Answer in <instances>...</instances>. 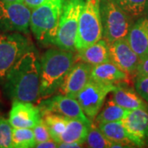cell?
Wrapping results in <instances>:
<instances>
[{"label": "cell", "instance_id": "277c9868", "mask_svg": "<svg viewBox=\"0 0 148 148\" xmlns=\"http://www.w3.org/2000/svg\"><path fill=\"white\" fill-rule=\"evenodd\" d=\"M103 38L101 0H85L76 39V51L90 46Z\"/></svg>", "mask_w": 148, "mask_h": 148}, {"label": "cell", "instance_id": "e0dca14e", "mask_svg": "<svg viewBox=\"0 0 148 148\" xmlns=\"http://www.w3.org/2000/svg\"><path fill=\"white\" fill-rule=\"evenodd\" d=\"M112 100L127 110L142 109L148 111V103L143 100L137 90L129 87L128 83H121L113 90Z\"/></svg>", "mask_w": 148, "mask_h": 148}, {"label": "cell", "instance_id": "5bb4252c", "mask_svg": "<svg viewBox=\"0 0 148 148\" xmlns=\"http://www.w3.org/2000/svg\"><path fill=\"white\" fill-rule=\"evenodd\" d=\"M92 65L85 62L76 63L58 88L60 94L76 98L90 80Z\"/></svg>", "mask_w": 148, "mask_h": 148}, {"label": "cell", "instance_id": "83f0119b", "mask_svg": "<svg viewBox=\"0 0 148 148\" xmlns=\"http://www.w3.org/2000/svg\"><path fill=\"white\" fill-rule=\"evenodd\" d=\"M32 129H33L34 134H35V138H36V143H43V142L53 139L51 137L50 132L48 129L47 126L45 125L43 119H41L40 123L36 124Z\"/></svg>", "mask_w": 148, "mask_h": 148}, {"label": "cell", "instance_id": "d6a6232c", "mask_svg": "<svg viewBox=\"0 0 148 148\" xmlns=\"http://www.w3.org/2000/svg\"><path fill=\"white\" fill-rule=\"evenodd\" d=\"M5 2H9V3H16V2H22V0H2Z\"/></svg>", "mask_w": 148, "mask_h": 148}, {"label": "cell", "instance_id": "5b68a950", "mask_svg": "<svg viewBox=\"0 0 148 148\" xmlns=\"http://www.w3.org/2000/svg\"><path fill=\"white\" fill-rule=\"evenodd\" d=\"M103 38L108 44L127 37L134 21L113 0H101Z\"/></svg>", "mask_w": 148, "mask_h": 148}, {"label": "cell", "instance_id": "7402d4cb", "mask_svg": "<svg viewBox=\"0 0 148 148\" xmlns=\"http://www.w3.org/2000/svg\"><path fill=\"white\" fill-rule=\"evenodd\" d=\"M127 112V110L119 106L110 98L107 101L103 110L96 115L95 120L98 124L108 122L120 121L125 117Z\"/></svg>", "mask_w": 148, "mask_h": 148}, {"label": "cell", "instance_id": "52a82bcc", "mask_svg": "<svg viewBox=\"0 0 148 148\" xmlns=\"http://www.w3.org/2000/svg\"><path fill=\"white\" fill-rule=\"evenodd\" d=\"M85 0H66L59 21L55 45L59 49L76 50V39L81 12Z\"/></svg>", "mask_w": 148, "mask_h": 148}, {"label": "cell", "instance_id": "4316f807", "mask_svg": "<svg viewBox=\"0 0 148 148\" xmlns=\"http://www.w3.org/2000/svg\"><path fill=\"white\" fill-rule=\"evenodd\" d=\"M134 87L141 97L148 103V75L136 76Z\"/></svg>", "mask_w": 148, "mask_h": 148}, {"label": "cell", "instance_id": "d6986e66", "mask_svg": "<svg viewBox=\"0 0 148 148\" xmlns=\"http://www.w3.org/2000/svg\"><path fill=\"white\" fill-rule=\"evenodd\" d=\"M90 126L77 119H69L67 127L60 136L59 143H78L83 145L86 143Z\"/></svg>", "mask_w": 148, "mask_h": 148}, {"label": "cell", "instance_id": "ba28073f", "mask_svg": "<svg viewBox=\"0 0 148 148\" xmlns=\"http://www.w3.org/2000/svg\"><path fill=\"white\" fill-rule=\"evenodd\" d=\"M32 9L22 2L0 0V33L20 32L29 34Z\"/></svg>", "mask_w": 148, "mask_h": 148}, {"label": "cell", "instance_id": "ffe728a7", "mask_svg": "<svg viewBox=\"0 0 148 148\" xmlns=\"http://www.w3.org/2000/svg\"><path fill=\"white\" fill-rule=\"evenodd\" d=\"M99 128L106 138L114 143H121L124 145L125 147H136V145L128 138L121 120L99 123Z\"/></svg>", "mask_w": 148, "mask_h": 148}, {"label": "cell", "instance_id": "836d02e7", "mask_svg": "<svg viewBox=\"0 0 148 148\" xmlns=\"http://www.w3.org/2000/svg\"><path fill=\"white\" fill-rule=\"evenodd\" d=\"M0 104H1V97H0Z\"/></svg>", "mask_w": 148, "mask_h": 148}, {"label": "cell", "instance_id": "7c38bea8", "mask_svg": "<svg viewBox=\"0 0 148 148\" xmlns=\"http://www.w3.org/2000/svg\"><path fill=\"white\" fill-rule=\"evenodd\" d=\"M109 52L111 62L129 75H136L141 58L132 49L126 37L109 44Z\"/></svg>", "mask_w": 148, "mask_h": 148}, {"label": "cell", "instance_id": "9c48e42d", "mask_svg": "<svg viewBox=\"0 0 148 148\" xmlns=\"http://www.w3.org/2000/svg\"><path fill=\"white\" fill-rule=\"evenodd\" d=\"M115 88L116 85L90 79L76 99L79 102L85 114L90 120H93L101 111L106 96Z\"/></svg>", "mask_w": 148, "mask_h": 148}, {"label": "cell", "instance_id": "7a4b0ae2", "mask_svg": "<svg viewBox=\"0 0 148 148\" xmlns=\"http://www.w3.org/2000/svg\"><path fill=\"white\" fill-rule=\"evenodd\" d=\"M73 51L62 49H49L40 59V98L53 95L77 63Z\"/></svg>", "mask_w": 148, "mask_h": 148}, {"label": "cell", "instance_id": "f1b7e54d", "mask_svg": "<svg viewBox=\"0 0 148 148\" xmlns=\"http://www.w3.org/2000/svg\"><path fill=\"white\" fill-rule=\"evenodd\" d=\"M59 1H64V0H22V3L27 5L29 8L34 9L39 6H41L46 3L49 2H59Z\"/></svg>", "mask_w": 148, "mask_h": 148}, {"label": "cell", "instance_id": "4dcf8cb0", "mask_svg": "<svg viewBox=\"0 0 148 148\" xmlns=\"http://www.w3.org/2000/svg\"><path fill=\"white\" fill-rule=\"evenodd\" d=\"M35 147L38 148H55L58 147V143H56L53 139L49 140V141H45L43 143H36Z\"/></svg>", "mask_w": 148, "mask_h": 148}, {"label": "cell", "instance_id": "1f68e13d", "mask_svg": "<svg viewBox=\"0 0 148 148\" xmlns=\"http://www.w3.org/2000/svg\"><path fill=\"white\" fill-rule=\"evenodd\" d=\"M82 144L78 143H61L58 145V147L64 148H74V147H82Z\"/></svg>", "mask_w": 148, "mask_h": 148}, {"label": "cell", "instance_id": "603a6c76", "mask_svg": "<svg viewBox=\"0 0 148 148\" xmlns=\"http://www.w3.org/2000/svg\"><path fill=\"white\" fill-rule=\"evenodd\" d=\"M127 16L135 21L148 14V0H113Z\"/></svg>", "mask_w": 148, "mask_h": 148}, {"label": "cell", "instance_id": "cb8c5ba5", "mask_svg": "<svg viewBox=\"0 0 148 148\" xmlns=\"http://www.w3.org/2000/svg\"><path fill=\"white\" fill-rule=\"evenodd\" d=\"M36 144L32 128H12V148H32L35 147Z\"/></svg>", "mask_w": 148, "mask_h": 148}, {"label": "cell", "instance_id": "8fae6325", "mask_svg": "<svg viewBox=\"0 0 148 148\" xmlns=\"http://www.w3.org/2000/svg\"><path fill=\"white\" fill-rule=\"evenodd\" d=\"M126 133L136 147L148 145V111L142 109L128 110L121 120Z\"/></svg>", "mask_w": 148, "mask_h": 148}, {"label": "cell", "instance_id": "484cf974", "mask_svg": "<svg viewBox=\"0 0 148 148\" xmlns=\"http://www.w3.org/2000/svg\"><path fill=\"white\" fill-rule=\"evenodd\" d=\"M12 128L9 120L0 115V148H12Z\"/></svg>", "mask_w": 148, "mask_h": 148}, {"label": "cell", "instance_id": "3957f363", "mask_svg": "<svg viewBox=\"0 0 148 148\" xmlns=\"http://www.w3.org/2000/svg\"><path fill=\"white\" fill-rule=\"evenodd\" d=\"M63 2H49L32 10L30 29L36 39L43 45H55Z\"/></svg>", "mask_w": 148, "mask_h": 148}, {"label": "cell", "instance_id": "4fadbf2b", "mask_svg": "<svg viewBox=\"0 0 148 148\" xmlns=\"http://www.w3.org/2000/svg\"><path fill=\"white\" fill-rule=\"evenodd\" d=\"M42 119L41 112L32 102L14 101L9 112L8 120L12 127L33 128Z\"/></svg>", "mask_w": 148, "mask_h": 148}, {"label": "cell", "instance_id": "2e32d148", "mask_svg": "<svg viewBox=\"0 0 148 148\" xmlns=\"http://www.w3.org/2000/svg\"><path fill=\"white\" fill-rule=\"evenodd\" d=\"M90 79L117 86L121 83H128L130 75L119 69L113 62L109 61L92 66Z\"/></svg>", "mask_w": 148, "mask_h": 148}, {"label": "cell", "instance_id": "f546056e", "mask_svg": "<svg viewBox=\"0 0 148 148\" xmlns=\"http://www.w3.org/2000/svg\"><path fill=\"white\" fill-rule=\"evenodd\" d=\"M138 75H148V55L141 58L138 64L135 77Z\"/></svg>", "mask_w": 148, "mask_h": 148}, {"label": "cell", "instance_id": "30bf717a", "mask_svg": "<svg viewBox=\"0 0 148 148\" xmlns=\"http://www.w3.org/2000/svg\"><path fill=\"white\" fill-rule=\"evenodd\" d=\"M39 108L41 114L45 112L56 113L69 119L84 122L89 126L91 125L90 119L85 114L78 101L71 96L62 94L49 96L40 104Z\"/></svg>", "mask_w": 148, "mask_h": 148}, {"label": "cell", "instance_id": "44dd1931", "mask_svg": "<svg viewBox=\"0 0 148 148\" xmlns=\"http://www.w3.org/2000/svg\"><path fill=\"white\" fill-rule=\"evenodd\" d=\"M41 115L43 121L47 126L51 137L58 145L60 136L67 127L69 118L52 112L42 113Z\"/></svg>", "mask_w": 148, "mask_h": 148}, {"label": "cell", "instance_id": "6da1fadb", "mask_svg": "<svg viewBox=\"0 0 148 148\" xmlns=\"http://www.w3.org/2000/svg\"><path fill=\"white\" fill-rule=\"evenodd\" d=\"M3 88L12 101L35 103L40 98V63L34 48L24 53L11 69Z\"/></svg>", "mask_w": 148, "mask_h": 148}, {"label": "cell", "instance_id": "ac0fdd59", "mask_svg": "<svg viewBox=\"0 0 148 148\" xmlns=\"http://www.w3.org/2000/svg\"><path fill=\"white\" fill-rule=\"evenodd\" d=\"M77 52V58L81 61L92 66L110 61L109 44L104 38Z\"/></svg>", "mask_w": 148, "mask_h": 148}, {"label": "cell", "instance_id": "9a60e30c", "mask_svg": "<svg viewBox=\"0 0 148 148\" xmlns=\"http://www.w3.org/2000/svg\"><path fill=\"white\" fill-rule=\"evenodd\" d=\"M127 40L132 49L140 58L148 55V14L133 22L127 36Z\"/></svg>", "mask_w": 148, "mask_h": 148}, {"label": "cell", "instance_id": "8992f818", "mask_svg": "<svg viewBox=\"0 0 148 148\" xmlns=\"http://www.w3.org/2000/svg\"><path fill=\"white\" fill-rule=\"evenodd\" d=\"M33 47L31 40L20 32L0 33V86L21 56Z\"/></svg>", "mask_w": 148, "mask_h": 148}, {"label": "cell", "instance_id": "d4e9b609", "mask_svg": "<svg viewBox=\"0 0 148 148\" xmlns=\"http://www.w3.org/2000/svg\"><path fill=\"white\" fill-rule=\"evenodd\" d=\"M86 146L91 148H110L114 147V143L107 138L100 128L95 127L92 123L86 140Z\"/></svg>", "mask_w": 148, "mask_h": 148}]
</instances>
